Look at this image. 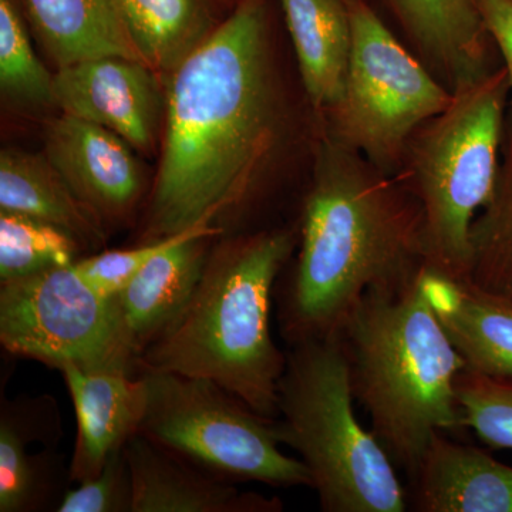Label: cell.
I'll return each instance as SVG.
<instances>
[{
    "mask_svg": "<svg viewBox=\"0 0 512 512\" xmlns=\"http://www.w3.org/2000/svg\"><path fill=\"white\" fill-rule=\"evenodd\" d=\"M165 110L146 242L218 225L255 191L279 134L264 0H242L170 74Z\"/></svg>",
    "mask_w": 512,
    "mask_h": 512,
    "instance_id": "1",
    "label": "cell"
},
{
    "mask_svg": "<svg viewBox=\"0 0 512 512\" xmlns=\"http://www.w3.org/2000/svg\"><path fill=\"white\" fill-rule=\"evenodd\" d=\"M426 268L423 212L399 177L330 137L303 201L301 241L278 320L288 346L338 338L367 292H397Z\"/></svg>",
    "mask_w": 512,
    "mask_h": 512,
    "instance_id": "2",
    "label": "cell"
},
{
    "mask_svg": "<svg viewBox=\"0 0 512 512\" xmlns=\"http://www.w3.org/2000/svg\"><path fill=\"white\" fill-rule=\"evenodd\" d=\"M296 245L295 232L278 228L211 248L191 302L173 328L141 353L140 373L212 380L256 413L276 419L286 352L272 335V301Z\"/></svg>",
    "mask_w": 512,
    "mask_h": 512,
    "instance_id": "3",
    "label": "cell"
},
{
    "mask_svg": "<svg viewBox=\"0 0 512 512\" xmlns=\"http://www.w3.org/2000/svg\"><path fill=\"white\" fill-rule=\"evenodd\" d=\"M421 275L402 291L367 292L338 336L356 402L394 466L409 476L434 434L464 429L456 383L466 363Z\"/></svg>",
    "mask_w": 512,
    "mask_h": 512,
    "instance_id": "4",
    "label": "cell"
},
{
    "mask_svg": "<svg viewBox=\"0 0 512 512\" xmlns=\"http://www.w3.org/2000/svg\"><path fill=\"white\" fill-rule=\"evenodd\" d=\"M446 109L414 133L397 177L423 212L426 268L466 279L471 228L493 197L511 101L504 66L454 87Z\"/></svg>",
    "mask_w": 512,
    "mask_h": 512,
    "instance_id": "5",
    "label": "cell"
},
{
    "mask_svg": "<svg viewBox=\"0 0 512 512\" xmlns=\"http://www.w3.org/2000/svg\"><path fill=\"white\" fill-rule=\"evenodd\" d=\"M355 402L339 338L288 346L276 423L282 444L308 468L322 511H407L397 467L357 420Z\"/></svg>",
    "mask_w": 512,
    "mask_h": 512,
    "instance_id": "6",
    "label": "cell"
},
{
    "mask_svg": "<svg viewBox=\"0 0 512 512\" xmlns=\"http://www.w3.org/2000/svg\"><path fill=\"white\" fill-rule=\"evenodd\" d=\"M137 433L229 483L311 487L308 468L282 450L276 419L256 413L212 380L141 372Z\"/></svg>",
    "mask_w": 512,
    "mask_h": 512,
    "instance_id": "7",
    "label": "cell"
},
{
    "mask_svg": "<svg viewBox=\"0 0 512 512\" xmlns=\"http://www.w3.org/2000/svg\"><path fill=\"white\" fill-rule=\"evenodd\" d=\"M348 8L352 50L342 96L328 110L332 137L397 177L414 133L446 109L453 92L363 0Z\"/></svg>",
    "mask_w": 512,
    "mask_h": 512,
    "instance_id": "8",
    "label": "cell"
},
{
    "mask_svg": "<svg viewBox=\"0 0 512 512\" xmlns=\"http://www.w3.org/2000/svg\"><path fill=\"white\" fill-rule=\"evenodd\" d=\"M0 343L55 370L140 373L117 296L97 292L73 265L0 281Z\"/></svg>",
    "mask_w": 512,
    "mask_h": 512,
    "instance_id": "9",
    "label": "cell"
},
{
    "mask_svg": "<svg viewBox=\"0 0 512 512\" xmlns=\"http://www.w3.org/2000/svg\"><path fill=\"white\" fill-rule=\"evenodd\" d=\"M156 73L140 60L117 56L60 67L53 106L148 151L157 141L165 104Z\"/></svg>",
    "mask_w": 512,
    "mask_h": 512,
    "instance_id": "10",
    "label": "cell"
},
{
    "mask_svg": "<svg viewBox=\"0 0 512 512\" xmlns=\"http://www.w3.org/2000/svg\"><path fill=\"white\" fill-rule=\"evenodd\" d=\"M45 156L104 225L136 208L143 173L130 144L113 131L62 114L47 127Z\"/></svg>",
    "mask_w": 512,
    "mask_h": 512,
    "instance_id": "11",
    "label": "cell"
},
{
    "mask_svg": "<svg viewBox=\"0 0 512 512\" xmlns=\"http://www.w3.org/2000/svg\"><path fill=\"white\" fill-rule=\"evenodd\" d=\"M133 483L131 512H281L279 498L241 491L136 433L124 446Z\"/></svg>",
    "mask_w": 512,
    "mask_h": 512,
    "instance_id": "12",
    "label": "cell"
},
{
    "mask_svg": "<svg viewBox=\"0 0 512 512\" xmlns=\"http://www.w3.org/2000/svg\"><path fill=\"white\" fill-rule=\"evenodd\" d=\"M62 421L50 396L2 400L0 410V512L46 510L59 493L62 463L56 448L30 451L33 443L57 447Z\"/></svg>",
    "mask_w": 512,
    "mask_h": 512,
    "instance_id": "13",
    "label": "cell"
},
{
    "mask_svg": "<svg viewBox=\"0 0 512 512\" xmlns=\"http://www.w3.org/2000/svg\"><path fill=\"white\" fill-rule=\"evenodd\" d=\"M222 234L218 225L195 229L154 256L121 289L117 302L140 356L183 316L204 274L212 241Z\"/></svg>",
    "mask_w": 512,
    "mask_h": 512,
    "instance_id": "14",
    "label": "cell"
},
{
    "mask_svg": "<svg viewBox=\"0 0 512 512\" xmlns=\"http://www.w3.org/2000/svg\"><path fill=\"white\" fill-rule=\"evenodd\" d=\"M417 512H512V467L481 448L436 433L410 474Z\"/></svg>",
    "mask_w": 512,
    "mask_h": 512,
    "instance_id": "15",
    "label": "cell"
},
{
    "mask_svg": "<svg viewBox=\"0 0 512 512\" xmlns=\"http://www.w3.org/2000/svg\"><path fill=\"white\" fill-rule=\"evenodd\" d=\"M74 410L77 436L69 481L83 483L99 476L104 464L138 431L143 409L140 377L119 372H87L60 367Z\"/></svg>",
    "mask_w": 512,
    "mask_h": 512,
    "instance_id": "16",
    "label": "cell"
},
{
    "mask_svg": "<svg viewBox=\"0 0 512 512\" xmlns=\"http://www.w3.org/2000/svg\"><path fill=\"white\" fill-rule=\"evenodd\" d=\"M424 292L466 370L512 377V302L424 268Z\"/></svg>",
    "mask_w": 512,
    "mask_h": 512,
    "instance_id": "17",
    "label": "cell"
},
{
    "mask_svg": "<svg viewBox=\"0 0 512 512\" xmlns=\"http://www.w3.org/2000/svg\"><path fill=\"white\" fill-rule=\"evenodd\" d=\"M430 72L453 90L490 69V40L478 0H387Z\"/></svg>",
    "mask_w": 512,
    "mask_h": 512,
    "instance_id": "18",
    "label": "cell"
},
{
    "mask_svg": "<svg viewBox=\"0 0 512 512\" xmlns=\"http://www.w3.org/2000/svg\"><path fill=\"white\" fill-rule=\"evenodd\" d=\"M303 87L316 110L338 103L348 74L352 23L345 0H281Z\"/></svg>",
    "mask_w": 512,
    "mask_h": 512,
    "instance_id": "19",
    "label": "cell"
},
{
    "mask_svg": "<svg viewBox=\"0 0 512 512\" xmlns=\"http://www.w3.org/2000/svg\"><path fill=\"white\" fill-rule=\"evenodd\" d=\"M0 211L56 225L86 249H99L106 242L104 222L79 200L45 154L0 153Z\"/></svg>",
    "mask_w": 512,
    "mask_h": 512,
    "instance_id": "20",
    "label": "cell"
},
{
    "mask_svg": "<svg viewBox=\"0 0 512 512\" xmlns=\"http://www.w3.org/2000/svg\"><path fill=\"white\" fill-rule=\"evenodd\" d=\"M37 39L57 69L70 64L126 57L140 60L116 0H25Z\"/></svg>",
    "mask_w": 512,
    "mask_h": 512,
    "instance_id": "21",
    "label": "cell"
},
{
    "mask_svg": "<svg viewBox=\"0 0 512 512\" xmlns=\"http://www.w3.org/2000/svg\"><path fill=\"white\" fill-rule=\"evenodd\" d=\"M116 3L138 55L157 73H173L214 32L201 0Z\"/></svg>",
    "mask_w": 512,
    "mask_h": 512,
    "instance_id": "22",
    "label": "cell"
},
{
    "mask_svg": "<svg viewBox=\"0 0 512 512\" xmlns=\"http://www.w3.org/2000/svg\"><path fill=\"white\" fill-rule=\"evenodd\" d=\"M468 281L512 302V103L507 111L500 173L490 202L471 228Z\"/></svg>",
    "mask_w": 512,
    "mask_h": 512,
    "instance_id": "23",
    "label": "cell"
},
{
    "mask_svg": "<svg viewBox=\"0 0 512 512\" xmlns=\"http://www.w3.org/2000/svg\"><path fill=\"white\" fill-rule=\"evenodd\" d=\"M83 247L64 229L0 211V281L76 264Z\"/></svg>",
    "mask_w": 512,
    "mask_h": 512,
    "instance_id": "24",
    "label": "cell"
},
{
    "mask_svg": "<svg viewBox=\"0 0 512 512\" xmlns=\"http://www.w3.org/2000/svg\"><path fill=\"white\" fill-rule=\"evenodd\" d=\"M55 73L40 62L13 0H0V89L29 106H53Z\"/></svg>",
    "mask_w": 512,
    "mask_h": 512,
    "instance_id": "25",
    "label": "cell"
},
{
    "mask_svg": "<svg viewBox=\"0 0 512 512\" xmlns=\"http://www.w3.org/2000/svg\"><path fill=\"white\" fill-rule=\"evenodd\" d=\"M456 393L464 429L473 430L488 447L512 451V377L464 369Z\"/></svg>",
    "mask_w": 512,
    "mask_h": 512,
    "instance_id": "26",
    "label": "cell"
},
{
    "mask_svg": "<svg viewBox=\"0 0 512 512\" xmlns=\"http://www.w3.org/2000/svg\"><path fill=\"white\" fill-rule=\"evenodd\" d=\"M205 227V225H204ZM200 228V227H198ZM195 229L181 232L157 241L144 242L143 245L128 249L100 252L80 258L73 264L74 271L82 276L83 281L107 296H117L124 288L154 258V256L177 244L188 237Z\"/></svg>",
    "mask_w": 512,
    "mask_h": 512,
    "instance_id": "27",
    "label": "cell"
},
{
    "mask_svg": "<svg viewBox=\"0 0 512 512\" xmlns=\"http://www.w3.org/2000/svg\"><path fill=\"white\" fill-rule=\"evenodd\" d=\"M133 483L124 448L104 464L99 476L66 490L57 512H131Z\"/></svg>",
    "mask_w": 512,
    "mask_h": 512,
    "instance_id": "28",
    "label": "cell"
},
{
    "mask_svg": "<svg viewBox=\"0 0 512 512\" xmlns=\"http://www.w3.org/2000/svg\"><path fill=\"white\" fill-rule=\"evenodd\" d=\"M478 6L485 29L503 57L512 103V0H478Z\"/></svg>",
    "mask_w": 512,
    "mask_h": 512,
    "instance_id": "29",
    "label": "cell"
},
{
    "mask_svg": "<svg viewBox=\"0 0 512 512\" xmlns=\"http://www.w3.org/2000/svg\"><path fill=\"white\" fill-rule=\"evenodd\" d=\"M345 2H349V0H345Z\"/></svg>",
    "mask_w": 512,
    "mask_h": 512,
    "instance_id": "30",
    "label": "cell"
}]
</instances>
